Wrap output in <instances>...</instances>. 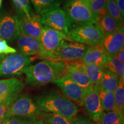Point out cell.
<instances>
[{
    "label": "cell",
    "mask_w": 124,
    "mask_h": 124,
    "mask_svg": "<svg viewBox=\"0 0 124 124\" xmlns=\"http://www.w3.org/2000/svg\"><path fill=\"white\" fill-rule=\"evenodd\" d=\"M2 0H0V8H1V5H2Z\"/></svg>",
    "instance_id": "cell-38"
},
{
    "label": "cell",
    "mask_w": 124,
    "mask_h": 124,
    "mask_svg": "<svg viewBox=\"0 0 124 124\" xmlns=\"http://www.w3.org/2000/svg\"><path fill=\"white\" fill-rule=\"evenodd\" d=\"M89 46L81 43L63 40L58 48L44 60L52 62H73L80 60L86 53Z\"/></svg>",
    "instance_id": "cell-5"
},
{
    "label": "cell",
    "mask_w": 124,
    "mask_h": 124,
    "mask_svg": "<svg viewBox=\"0 0 124 124\" xmlns=\"http://www.w3.org/2000/svg\"><path fill=\"white\" fill-rule=\"evenodd\" d=\"M108 14L117 21L120 26H124V18L114 0H106Z\"/></svg>",
    "instance_id": "cell-30"
},
{
    "label": "cell",
    "mask_w": 124,
    "mask_h": 124,
    "mask_svg": "<svg viewBox=\"0 0 124 124\" xmlns=\"http://www.w3.org/2000/svg\"><path fill=\"white\" fill-rule=\"evenodd\" d=\"M40 111L35 102L26 94L20 95L8 108L6 118L18 117L31 118L38 117Z\"/></svg>",
    "instance_id": "cell-7"
},
{
    "label": "cell",
    "mask_w": 124,
    "mask_h": 124,
    "mask_svg": "<svg viewBox=\"0 0 124 124\" xmlns=\"http://www.w3.org/2000/svg\"><path fill=\"white\" fill-rule=\"evenodd\" d=\"M0 124H4V120H3V121H0Z\"/></svg>",
    "instance_id": "cell-39"
},
{
    "label": "cell",
    "mask_w": 124,
    "mask_h": 124,
    "mask_svg": "<svg viewBox=\"0 0 124 124\" xmlns=\"http://www.w3.org/2000/svg\"><path fill=\"white\" fill-rule=\"evenodd\" d=\"M82 106L90 120L93 121L98 122L103 109L95 87H93L91 90L86 93Z\"/></svg>",
    "instance_id": "cell-14"
},
{
    "label": "cell",
    "mask_w": 124,
    "mask_h": 124,
    "mask_svg": "<svg viewBox=\"0 0 124 124\" xmlns=\"http://www.w3.org/2000/svg\"><path fill=\"white\" fill-rule=\"evenodd\" d=\"M67 39V36L61 32L48 27L43 28L39 41L42 52L38 58L45 59L48 56L56 50L63 40Z\"/></svg>",
    "instance_id": "cell-10"
},
{
    "label": "cell",
    "mask_w": 124,
    "mask_h": 124,
    "mask_svg": "<svg viewBox=\"0 0 124 124\" xmlns=\"http://www.w3.org/2000/svg\"><path fill=\"white\" fill-rule=\"evenodd\" d=\"M116 110L124 116V79H120L117 89L114 92Z\"/></svg>",
    "instance_id": "cell-28"
},
{
    "label": "cell",
    "mask_w": 124,
    "mask_h": 124,
    "mask_svg": "<svg viewBox=\"0 0 124 124\" xmlns=\"http://www.w3.org/2000/svg\"><path fill=\"white\" fill-rule=\"evenodd\" d=\"M54 83L59 88L65 97L75 103L82 106L86 92L81 87L71 79L69 75H66Z\"/></svg>",
    "instance_id": "cell-12"
},
{
    "label": "cell",
    "mask_w": 124,
    "mask_h": 124,
    "mask_svg": "<svg viewBox=\"0 0 124 124\" xmlns=\"http://www.w3.org/2000/svg\"><path fill=\"white\" fill-rule=\"evenodd\" d=\"M104 69L117 75L120 79H124V63H122L114 55H108Z\"/></svg>",
    "instance_id": "cell-23"
},
{
    "label": "cell",
    "mask_w": 124,
    "mask_h": 124,
    "mask_svg": "<svg viewBox=\"0 0 124 124\" xmlns=\"http://www.w3.org/2000/svg\"><path fill=\"white\" fill-rule=\"evenodd\" d=\"M71 26L95 24L97 19L85 0H67L63 9Z\"/></svg>",
    "instance_id": "cell-3"
},
{
    "label": "cell",
    "mask_w": 124,
    "mask_h": 124,
    "mask_svg": "<svg viewBox=\"0 0 124 124\" xmlns=\"http://www.w3.org/2000/svg\"><path fill=\"white\" fill-rule=\"evenodd\" d=\"M85 1H88V0H85Z\"/></svg>",
    "instance_id": "cell-40"
},
{
    "label": "cell",
    "mask_w": 124,
    "mask_h": 124,
    "mask_svg": "<svg viewBox=\"0 0 124 124\" xmlns=\"http://www.w3.org/2000/svg\"><path fill=\"white\" fill-rule=\"evenodd\" d=\"M39 17L43 27L59 31L66 36L71 29V24L66 13L60 8L51 10Z\"/></svg>",
    "instance_id": "cell-9"
},
{
    "label": "cell",
    "mask_w": 124,
    "mask_h": 124,
    "mask_svg": "<svg viewBox=\"0 0 124 124\" xmlns=\"http://www.w3.org/2000/svg\"><path fill=\"white\" fill-rule=\"evenodd\" d=\"M8 108V107L0 106V121H3L6 118V113Z\"/></svg>",
    "instance_id": "cell-37"
},
{
    "label": "cell",
    "mask_w": 124,
    "mask_h": 124,
    "mask_svg": "<svg viewBox=\"0 0 124 124\" xmlns=\"http://www.w3.org/2000/svg\"><path fill=\"white\" fill-rule=\"evenodd\" d=\"M13 2L16 11L20 18L26 16L31 18L35 15L31 8L29 0H13Z\"/></svg>",
    "instance_id": "cell-29"
},
{
    "label": "cell",
    "mask_w": 124,
    "mask_h": 124,
    "mask_svg": "<svg viewBox=\"0 0 124 124\" xmlns=\"http://www.w3.org/2000/svg\"><path fill=\"white\" fill-rule=\"evenodd\" d=\"M95 24L100 28L104 36L110 35L116 32L124 26H120L114 18L106 15L97 18Z\"/></svg>",
    "instance_id": "cell-20"
},
{
    "label": "cell",
    "mask_w": 124,
    "mask_h": 124,
    "mask_svg": "<svg viewBox=\"0 0 124 124\" xmlns=\"http://www.w3.org/2000/svg\"><path fill=\"white\" fill-rule=\"evenodd\" d=\"M120 78L115 74L105 69L104 73L97 85L101 89L114 93L119 83Z\"/></svg>",
    "instance_id": "cell-21"
},
{
    "label": "cell",
    "mask_w": 124,
    "mask_h": 124,
    "mask_svg": "<svg viewBox=\"0 0 124 124\" xmlns=\"http://www.w3.org/2000/svg\"><path fill=\"white\" fill-rule=\"evenodd\" d=\"M20 34V18L17 15L7 13L0 17V38L12 42Z\"/></svg>",
    "instance_id": "cell-11"
},
{
    "label": "cell",
    "mask_w": 124,
    "mask_h": 124,
    "mask_svg": "<svg viewBox=\"0 0 124 124\" xmlns=\"http://www.w3.org/2000/svg\"><path fill=\"white\" fill-rule=\"evenodd\" d=\"M38 117L44 124H71V120L55 113L40 112Z\"/></svg>",
    "instance_id": "cell-27"
},
{
    "label": "cell",
    "mask_w": 124,
    "mask_h": 124,
    "mask_svg": "<svg viewBox=\"0 0 124 124\" xmlns=\"http://www.w3.org/2000/svg\"><path fill=\"white\" fill-rule=\"evenodd\" d=\"M35 9V14L41 16L59 8L62 0H31Z\"/></svg>",
    "instance_id": "cell-19"
},
{
    "label": "cell",
    "mask_w": 124,
    "mask_h": 124,
    "mask_svg": "<svg viewBox=\"0 0 124 124\" xmlns=\"http://www.w3.org/2000/svg\"><path fill=\"white\" fill-rule=\"evenodd\" d=\"M71 124H95L94 121L85 116L79 115L71 120Z\"/></svg>",
    "instance_id": "cell-32"
},
{
    "label": "cell",
    "mask_w": 124,
    "mask_h": 124,
    "mask_svg": "<svg viewBox=\"0 0 124 124\" xmlns=\"http://www.w3.org/2000/svg\"><path fill=\"white\" fill-rule=\"evenodd\" d=\"M86 2L96 19L108 15L106 0H88Z\"/></svg>",
    "instance_id": "cell-26"
},
{
    "label": "cell",
    "mask_w": 124,
    "mask_h": 124,
    "mask_svg": "<svg viewBox=\"0 0 124 124\" xmlns=\"http://www.w3.org/2000/svg\"><path fill=\"white\" fill-rule=\"evenodd\" d=\"M94 87H95V89H97L103 111H116L115 103H114V93L108 92L101 89L97 85H94Z\"/></svg>",
    "instance_id": "cell-22"
},
{
    "label": "cell",
    "mask_w": 124,
    "mask_h": 124,
    "mask_svg": "<svg viewBox=\"0 0 124 124\" xmlns=\"http://www.w3.org/2000/svg\"><path fill=\"white\" fill-rule=\"evenodd\" d=\"M23 118L18 117H7L4 120V124H21Z\"/></svg>",
    "instance_id": "cell-34"
},
{
    "label": "cell",
    "mask_w": 124,
    "mask_h": 124,
    "mask_svg": "<svg viewBox=\"0 0 124 124\" xmlns=\"http://www.w3.org/2000/svg\"><path fill=\"white\" fill-rule=\"evenodd\" d=\"M21 124H44L41 119L38 117L23 118Z\"/></svg>",
    "instance_id": "cell-33"
},
{
    "label": "cell",
    "mask_w": 124,
    "mask_h": 124,
    "mask_svg": "<svg viewBox=\"0 0 124 124\" xmlns=\"http://www.w3.org/2000/svg\"><path fill=\"white\" fill-rule=\"evenodd\" d=\"M26 83L29 86H42L54 82L68 74L66 64L63 62L43 60L28 66L23 70Z\"/></svg>",
    "instance_id": "cell-1"
},
{
    "label": "cell",
    "mask_w": 124,
    "mask_h": 124,
    "mask_svg": "<svg viewBox=\"0 0 124 124\" xmlns=\"http://www.w3.org/2000/svg\"><path fill=\"white\" fill-rule=\"evenodd\" d=\"M35 103L40 112L55 113L70 120L78 112V107L73 101L56 91L39 96Z\"/></svg>",
    "instance_id": "cell-2"
},
{
    "label": "cell",
    "mask_w": 124,
    "mask_h": 124,
    "mask_svg": "<svg viewBox=\"0 0 124 124\" xmlns=\"http://www.w3.org/2000/svg\"><path fill=\"white\" fill-rule=\"evenodd\" d=\"M85 71L93 86L100 82L104 73L105 69L97 64L85 65Z\"/></svg>",
    "instance_id": "cell-24"
},
{
    "label": "cell",
    "mask_w": 124,
    "mask_h": 124,
    "mask_svg": "<svg viewBox=\"0 0 124 124\" xmlns=\"http://www.w3.org/2000/svg\"><path fill=\"white\" fill-rule=\"evenodd\" d=\"M116 57L118 59L120 60V62H121L122 63H124V48H122V49H121L118 52H117L115 55Z\"/></svg>",
    "instance_id": "cell-36"
},
{
    "label": "cell",
    "mask_w": 124,
    "mask_h": 124,
    "mask_svg": "<svg viewBox=\"0 0 124 124\" xmlns=\"http://www.w3.org/2000/svg\"><path fill=\"white\" fill-rule=\"evenodd\" d=\"M25 84L16 78L0 80V106L8 107L22 92Z\"/></svg>",
    "instance_id": "cell-8"
},
{
    "label": "cell",
    "mask_w": 124,
    "mask_h": 124,
    "mask_svg": "<svg viewBox=\"0 0 124 124\" xmlns=\"http://www.w3.org/2000/svg\"><path fill=\"white\" fill-rule=\"evenodd\" d=\"M102 46L108 55H115L124 46V29L121 27L114 33L104 36Z\"/></svg>",
    "instance_id": "cell-17"
},
{
    "label": "cell",
    "mask_w": 124,
    "mask_h": 124,
    "mask_svg": "<svg viewBox=\"0 0 124 124\" xmlns=\"http://www.w3.org/2000/svg\"><path fill=\"white\" fill-rule=\"evenodd\" d=\"M31 58L17 52L0 55V78H14L23 74V70L30 66Z\"/></svg>",
    "instance_id": "cell-4"
},
{
    "label": "cell",
    "mask_w": 124,
    "mask_h": 124,
    "mask_svg": "<svg viewBox=\"0 0 124 124\" xmlns=\"http://www.w3.org/2000/svg\"><path fill=\"white\" fill-rule=\"evenodd\" d=\"M70 78L87 93L93 89L94 86L85 71V64L80 60L65 62Z\"/></svg>",
    "instance_id": "cell-13"
},
{
    "label": "cell",
    "mask_w": 124,
    "mask_h": 124,
    "mask_svg": "<svg viewBox=\"0 0 124 124\" xmlns=\"http://www.w3.org/2000/svg\"><path fill=\"white\" fill-rule=\"evenodd\" d=\"M106 51L102 44L89 46L83 58L80 60L85 65L94 64L104 68L107 60Z\"/></svg>",
    "instance_id": "cell-18"
},
{
    "label": "cell",
    "mask_w": 124,
    "mask_h": 124,
    "mask_svg": "<svg viewBox=\"0 0 124 124\" xmlns=\"http://www.w3.org/2000/svg\"><path fill=\"white\" fill-rule=\"evenodd\" d=\"M122 16L124 17V0H114Z\"/></svg>",
    "instance_id": "cell-35"
},
{
    "label": "cell",
    "mask_w": 124,
    "mask_h": 124,
    "mask_svg": "<svg viewBox=\"0 0 124 124\" xmlns=\"http://www.w3.org/2000/svg\"><path fill=\"white\" fill-rule=\"evenodd\" d=\"M43 28L40 21L39 16L36 14L31 18L26 16L20 18V33L23 35L39 40Z\"/></svg>",
    "instance_id": "cell-15"
},
{
    "label": "cell",
    "mask_w": 124,
    "mask_h": 124,
    "mask_svg": "<svg viewBox=\"0 0 124 124\" xmlns=\"http://www.w3.org/2000/svg\"><path fill=\"white\" fill-rule=\"evenodd\" d=\"M16 44L18 52L28 56L35 55L38 58L42 52L39 40L21 33L16 39Z\"/></svg>",
    "instance_id": "cell-16"
},
{
    "label": "cell",
    "mask_w": 124,
    "mask_h": 124,
    "mask_svg": "<svg viewBox=\"0 0 124 124\" xmlns=\"http://www.w3.org/2000/svg\"><path fill=\"white\" fill-rule=\"evenodd\" d=\"M17 51L13 47H11L8 44L5 40L0 38V55L16 53Z\"/></svg>",
    "instance_id": "cell-31"
},
{
    "label": "cell",
    "mask_w": 124,
    "mask_h": 124,
    "mask_svg": "<svg viewBox=\"0 0 124 124\" xmlns=\"http://www.w3.org/2000/svg\"><path fill=\"white\" fill-rule=\"evenodd\" d=\"M104 35L96 24L72 28L67 35L70 41L93 46L102 44Z\"/></svg>",
    "instance_id": "cell-6"
},
{
    "label": "cell",
    "mask_w": 124,
    "mask_h": 124,
    "mask_svg": "<svg viewBox=\"0 0 124 124\" xmlns=\"http://www.w3.org/2000/svg\"><path fill=\"white\" fill-rule=\"evenodd\" d=\"M97 124H124V116L117 111H103Z\"/></svg>",
    "instance_id": "cell-25"
}]
</instances>
